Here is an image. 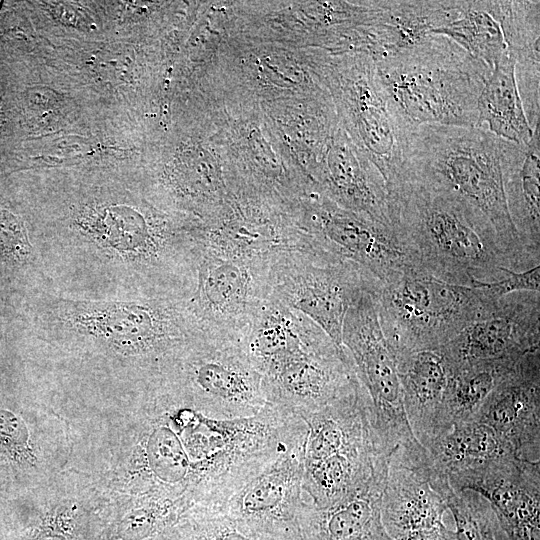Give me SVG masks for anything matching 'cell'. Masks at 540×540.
I'll use <instances>...</instances> for the list:
<instances>
[{"instance_id":"5","label":"cell","mask_w":540,"mask_h":540,"mask_svg":"<svg viewBox=\"0 0 540 540\" xmlns=\"http://www.w3.org/2000/svg\"><path fill=\"white\" fill-rule=\"evenodd\" d=\"M408 177L445 190L481 212L492 224L513 270L535 266L507 208L500 138L480 127L421 125L409 137Z\"/></svg>"},{"instance_id":"12","label":"cell","mask_w":540,"mask_h":540,"mask_svg":"<svg viewBox=\"0 0 540 540\" xmlns=\"http://www.w3.org/2000/svg\"><path fill=\"white\" fill-rule=\"evenodd\" d=\"M170 378L219 419L253 417L270 403L242 342L203 335Z\"/></svg>"},{"instance_id":"28","label":"cell","mask_w":540,"mask_h":540,"mask_svg":"<svg viewBox=\"0 0 540 540\" xmlns=\"http://www.w3.org/2000/svg\"><path fill=\"white\" fill-rule=\"evenodd\" d=\"M432 34L449 38L491 69L507 50L490 1H460L458 17Z\"/></svg>"},{"instance_id":"27","label":"cell","mask_w":540,"mask_h":540,"mask_svg":"<svg viewBox=\"0 0 540 540\" xmlns=\"http://www.w3.org/2000/svg\"><path fill=\"white\" fill-rule=\"evenodd\" d=\"M519 359L478 361L453 369L444 408L447 429L472 421L495 386Z\"/></svg>"},{"instance_id":"4","label":"cell","mask_w":540,"mask_h":540,"mask_svg":"<svg viewBox=\"0 0 540 540\" xmlns=\"http://www.w3.org/2000/svg\"><path fill=\"white\" fill-rule=\"evenodd\" d=\"M244 349L263 376L270 403L300 417L360 383L345 349L311 319L273 297L254 318Z\"/></svg>"},{"instance_id":"32","label":"cell","mask_w":540,"mask_h":540,"mask_svg":"<svg viewBox=\"0 0 540 540\" xmlns=\"http://www.w3.org/2000/svg\"><path fill=\"white\" fill-rule=\"evenodd\" d=\"M0 540H8L7 528L1 523H0Z\"/></svg>"},{"instance_id":"8","label":"cell","mask_w":540,"mask_h":540,"mask_svg":"<svg viewBox=\"0 0 540 540\" xmlns=\"http://www.w3.org/2000/svg\"><path fill=\"white\" fill-rule=\"evenodd\" d=\"M313 62L349 138L380 171L389 193L405 179L411 132L385 93L374 58L361 52H340L317 54Z\"/></svg>"},{"instance_id":"7","label":"cell","mask_w":540,"mask_h":540,"mask_svg":"<svg viewBox=\"0 0 540 540\" xmlns=\"http://www.w3.org/2000/svg\"><path fill=\"white\" fill-rule=\"evenodd\" d=\"M500 301L477 286L446 282L413 267L381 284L376 294L379 321L394 353L438 349Z\"/></svg>"},{"instance_id":"10","label":"cell","mask_w":540,"mask_h":540,"mask_svg":"<svg viewBox=\"0 0 540 540\" xmlns=\"http://www.w3.org/2000/svg\"><path fill=\"white\" fill-rule=\"evenodd\" d=\"M271 263L200 243L187 304L204 335L243 341L270 293Z\"/></svg>"},{"instance_id":"11","label":"cell","mask_w":540,"mask_h":540,"mask_svg":"<svg viewBox=\"0 0 540 540\" xmlns=\"http://www.w3.org/2000/svg\"><path fill=\"white\" fill-rule=\"evenodd\" d=\"M342 346L372 405L374 429L383 449L420 445L404 409L394 350L378 317L376 293L363 292L348 308L342 327Z\"/></svg>"},{"instance_id":"19","label":"cell","mask_w":540,"mask_h":540,"mask_svg":"<svg viewBox=\"0 0 540 540\" xmlns=\"http://www.w3.org/2000/svg\"><path fill=\"white\" fill-rule=\"evenodd\" d=\"M465 491L489 502L508 540H540V461L507 457L470 480Z\"/></svg>"},{"instance_id":"23","label":"cell","mask_w":540,"mask_h":540,"mask_svg":"<svg viewBox=\"0 0 540 540\" xmlns=\"http://www.w3.org/2000/svg\"><path fill=\"white\" fill-rule=\"evenodd\" d=\"M388 466L332 506L319 509L310 504L302 540H393L381 517Z\"/></svg>"},{"instance_id":"16","label":"cell","mask_w":540,"mask_h":540,"mask_svg":"<svg viewBox=\"0 0 540 540\" xmlns=\"http://www.w3.org/2000/svg\"><path fill=\"white\" fill-rule=\"evenodd\" d=\"M540 293L504 297L489 314L440 347L452 369L478 361L517 360L539 349Z\"/></svg>"},{"instance_id":"13","label":"cell","mask_w":540,"mask_h":540,"mask_svg":"<svg viewBox=\"0 0 540 540\" xmlns=\"http://www.w3.org/2000/svg\"><path fill=\"white\" fill-rule=\"evenodd\" d=\"M293 214L316 246L358 264L381 284L412 267L392 227L344 209L319 192L299 200Z\"/></svg>"},{"instance_id":"3","label":"cell","mask_w":540,"mask_h":540,"mask_svg":"<svg viewBox=\"0 0 540 540\" xmlns=\"http://www.w3.org/2000/svg\"><path fill=\"white\" fill-rule=\"evenodd\" d=\"M388 195L391 226L413 268L465 286L513 270L489 220L451 193L408 177Z\"/></svg>"},{"instance_id":"24","label":"cell","mask_w":540,"mask_h":540,"mask_svg":"<svg viewBox=\"0 0 540 540\" xmlns=\"http://www.w3.org/2000/svg\"><path fill=\"white\" fill-rule=\"evenodd\" d=\"M506 48L515 61V79L532 129L540 124V2L491 1Z\"/></svg>"},{"instance_id":"18","label":"cell","mask_w":540,"mask_h":540,"mask_svg":"<svg viewBox=\"0 0 540 540\" xmlns=\"http://www.w3.org/2000/svg\"><path fill=\"white\" fill-rule=\"evenodd\" d=\"M311 179L338 206L392 227L384 178L342 128L330 138Z\"/></svg>"},{"instance_id":"17","label":"cell","mask_w":540,"mask_h":540,"mask_svg":"<svg viewBox=\"0 0 540 540\" xmlns=\"http://www.w3.org/2000/svg\"><path fill=\"white\" fill-rule=\"evenodd\" d=\"M489 426L520 459L540 458V349L522 356L473 419Z\"/></svg>"},{"instance_id":"21","label":"cell","mask_w":540,"mask_h":540,"mask_svg":"<svg viewBox=\"0 0 540 540\" xmlns=\"http://www.w3.org/2000/svg\"><path fill=\"white\" fill-rule=\"evenodd\" d=\"M459 6L460 1H376L361 51L379 59L413 46L455 20Z\"/></svg>"},{"instance_id":"29","label":"cell","mask_w":540,"mask_h":540,"mask_svg":"<svg viewBox=\"0 0 540 540\" xmlns=\"http://www.w3.org/2000/svg\"><path fill=\"white\" fill-rule=\"evenodd\" d=\"M36 456L26 421L18 413L0 407V486L17 482L35 466Z\"/></svg>"},{"instance_id":"15","label":"cell","mask_w":540,"mask_h":540,"mask_svg":"<svg viewBox=\"0 0 540 540\" xmlns=\"http://www.w3.org/2000/svg\"><path fill=\"white\" fill-rule=\"evenodd\" d=\"M454 491L422 446L398 447L390 456L381 501L383 525L393 540L444 526L447 497Z\"/></svg>"},{"instance_id":"25","label":"cell","mask_w":540,"mask_h":540,"mask_svg":"<svg viewBox=\"0 0 540 540\" xmlns=\"http://www.w3.org/2000/svg\"><path fill=\"white\" fill-rule=\"evenodd\" d=\"M427 451L434 468L454 491H464L471 479L491 465L515 456L493 429L475 420L452 426Z\"/></svg>"},{"instance_id":"14","label":"cell","mask_w":540,"mask_h":540,"mask_svg":"<svg viewBox=\"0 0 540 540\" xmlns=\"http://www.w3.org/2000/svg\"><path fill=\"white\" fill-rule=\"evenodd\" d=\"M305 439L253 475L214 510L278 540H301L310 505L302 490Z\"/></svg>"},{"instance_id":"20","label":"cell","mask_w":540,"mask_h":540,"mask_svg":"<svg viewBox=\"0 0 540 540\" xmlns=\"http://www.w3.org/2000/svg\"><path fill=\"white\" fill-rule=\"evenodd\" d=\"M395 357L408 423L427 450L448 431L444 408L452 368L440 348L398 352Z\"/></svg>"},{"instance_id":"2","label":"cell","mask_w":540,"mask_h":540,"mask_svg":"<svg viewBox=\"0 0 540 540\" xmlns=\"http://www.w3.org/2000/svg\"><path fill=\"white\" fill-rule=\"evenodd\" d=\"M21 301L24 326L35 342L126 372L147 390L166 380L204 335L184 297L86 300L39 290Z\"/></svg>"},{"instance_id":"6","label":"cell","mask_w":540,"mask_h":540,"mask_svg":"<svg viewBox=\"0 0 540 540\" xmlns=\"http://www.w3.org/2000/svg\"><path fill=\"white\" fill-rule=\"evenodd\" d=\"M381 85L409 132L421 125L477 127V102L492 69L449 38L432 34L374 59Z\"/></svg>"},{"instance_id":"22","label":"cell","mask_w":540,"mask_h":540,"mask_svg":"<svg viewBox=\"0 0 540 540\" xmlns=\"http://www.w3.org/2000/svg\"><path fill=\"white\" fill-rule=\"evenodd\" d=\"M504 194L511 221L531 261H540V125L528 143L500 139Z\"/></svg>"},{"instance_id":"31","label":"cell","mask_w":540,"mask_h":540,"mask_svg":"<svg viewBox=\"0 0 540 540\" xmlns=\"http://www.w3.org/2000/svg\"><path fill=\"white\" fill-rule=\"evenodd\" d=\"M502 271L503 275L497 280L490 282L472 280L471 285L480 287L496 302L513 293L540 292V264L523 271L509 268H503Z\"/></svg>"},{"instance_id":"1","label":"cell","mask_w":540,"mask_h":540,"mask_svg":"<svg viewBox=\"0 0 540 540\" xmlns=\"http://www.w3.org/2000/svg\"><path fill=\"white\" fill-rule=\"evenodd\" d=\"M31 213L50 291L86 300L192 292L200 222L156 204L139 179L46 176Z\"/></svg>"},{"instance_id":"26","label":"cell","mask_w":540,"mask_h":540,"mask_svg":"<svg viewBox=\"0 0 540 540\" xmlns=\"http://www.w3.org/2000/svg\"><path fill=\"white\" fill-rule=\"evenodd\" d=\"M477 127L517 144L533 135L515 79V61L506 50L494 65L477 102Z\"/></svg>"},{"instance_id":"9","label":"cell","mask_w":540,"mask_h":540,"mask_svg":"<svg viewBox=\"0 0 540 540\" xmlns=\"http://www.w3.org/2000/svg\"><path fill=\"white\" fill-rule=\"evenodd\" d=\"M270 294L317 324L341 349L349 306L381 283L358 264L311 246L281 252L272 261Z\"/></svg>"},{"instance_id":"30","label":"cell","mask_w":540,"mask_h":540,"mask_svg":"<svg viewBox=\"0 0 540 540\" xmlns=\"http://www.w3.org/2000/svg\"><path fill=\"white\" fill-rule=\"evenodd\" d=\"M455 540H508L489 502L473 491H452L447 497Z\"/></svg>"}]
</instances>
